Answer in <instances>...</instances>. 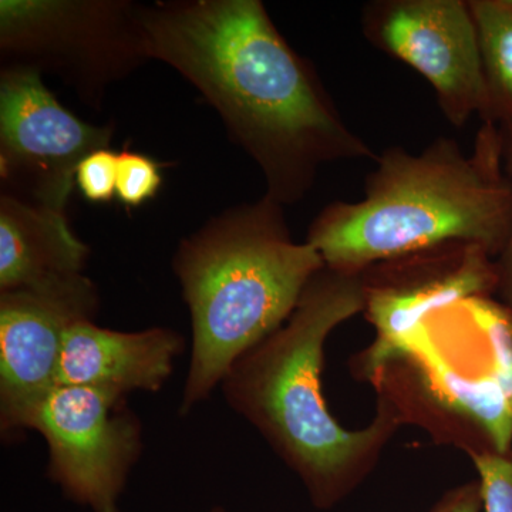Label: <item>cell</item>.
I'll use <instances>...</instances> for the list:
<instances>
[{"label":"cell","mask_w":512,"mask_h":512,"mask_svg":"<svg viewBox=\"0 0 512 512\" xmlns=\"http://www.w3.org/2000/svg\"><path fill=\"white\" fill-rule=\"evenodd\" d=\"M138 20L147 59L200 90L282 207L303 200L323 165L377 160L259 0L156 3Z\"/></svg>","instance_id":"obj_1"},{"label":"cell","mask_w":512,"mask_h":512,"mask_svg":"<svg viewBox=\"0 0 512 512\" xmlns=\"http://www.w3.org/2000/svg\"><path fill=\"white\" fill-rule=\"evenodd\" d=\"M363 309L362 272L323 266L291 318L239 357L220 384L228 406L264 437L320 511L335 508L369 477L406 421L383 393L366 429H345L329 412L322 392L325 343Z\"/></svg>","instance_id":"obj_2"},{"label":"cell","mask_w":512,"mask_h":512,"mask_svg":"<svg viewBox=\"0 0 512 512\" xmlns=\"http://www.w3.org/2000/svg\"><path fill=\"white\" fill-rule=\"evenodd\" d=\"M507 141L483 123L471 153L439 137L419 154L389 147L367 175L365 197L329 204L306 242L325 266L360 274L369 266L448 242H468L501 255L512 221Z\"/></svg>","instance_id":"obj_3"},{"label":"cell","mask_w":512,"mask_h":512,"mask_svg":"<svg viewBox=\"0 0 512 512\" xmlns=\"http://www.w3.org/2000/svg\"><path fill=\"white\" fill-rule=\"evenodd\" d=\"M323 266L311 244L293 241L284 207L266 195L181 242L173 269L192 338L180 416L210 399L239 357L291 318Z\"/></svg>","instance_id":"obj_4"},{"label":"cell","mask_w":512,"mask_h":512,"mask_svg":"<svg viewBox=\"0 0 512 512\" xmlns=\"http://www.w3.org/2000/svg\"><path fill=\"white\" fill-rule=\"evenodd\" d=\"M46 441L47 476L90 512H120L144 450L143 424L127 397L96 387L56 386L30 423Z\"/></svg>","instance_id":"obj_5"},{"label":"cell","mask_w":512,"mask_h":512,"mask_svg":"<svg viewBox=\"0 0 512 512\" xmlns=\"http://www.w3.org/2000/svg\"><path fill=\"white\" fill-rule=\"evenodd\" d=\"M366 319L376 339L356 360L369 380L403 356L409 339L437 312L498 291L497 259L468 242H448L386 259L362 272Z\"/></svg>","instance_id":"obj_6"},{"label":"cell","mask_w":512,"mask_h":512,"mask_svg":"<svg viewBox=\"0 0 512 512\" xmlns=\"http://www.w3.org/2000/svg\"><path fill=\"white\" fill-rule=\"evenodd\" d=\"M0 45L13 66L53 67L87 92L147 59L138 8L121 2L2 0Z\"/></svg>","instance_id":"obj_7"},{"label":"cell","mask_w":512,"mask_h":512,"mask_svg":"<svg viewBox=\"0 0 512 512\" xmlns=\"http://www.w3.org/2000/svg\"><path fill=\"white\" fill-rule=\"evenodd\" d=\"M463 340L458 350L436 316L427 319L407 343L403 356L390 366L412 382L409 403L426 404L440 416L441 427L454 429V440L471 456L507 454L512 450V407L495 382L485 352L463 302L448 308ZM389 367V366H387Z\"/></svg>","instance_id":"obj_8"},{"label":"cell","mask_w":512,"mask_h":512,"mask_svg":"<svg viewBox=\"0 0 512 512\" xmlns=\"http://www.w3.org/2000/svg\"><path fill=\"white\" fill-rule=\"evenodd\" d=\"M111 130L64 109L40 73L8 66L0 82V174L6 194L64 212L84 158L109 148Z\"/></svg>","instance_id":"obj_9"},{"label":"cell","mask_w":512,"mask_h":512,"mask_svg":"<svg viewBox=\"0 0 512 512\" xmlns=\"http://www.w3.org/2000/svg\"><path fill=\"white\" fill-rule=\"evenodd\" d=\"M362 32L384 55L416 70L433 87L443 116L464 127L490 120V101L468 0H373Z\"/></svg>","instance_id":"obj_10"},{"label":"cell","mask_w":512,"mask_h":512,"mask_svg":"<svg viewBox=\"0 0 512 512\" xmlns=\"http://www.w3.org/2000/svg\"><path fill=\"white\" fill-rule=\"evenodd\" d=\"M99 292L86 275L35 289L0 292V431L19 440L57 386L64 335L94 319Z\"/></svg>","instance_id":"obj_11"},{"label":"cell","mask_w":512,"mask_h":512,"mask_svg":"<svg viewBox=\"0 0 512 512\" xmlns=\"http://www.w3.org/2000/svg\"><path fill=\"white\" fill-rule=\"evenodd\" d=\"M184 349L183 335L173 329L121 332L101 328L94 319L79 320L64 335L57 386L96 387L126 397L157 393Z\"/></svg>","instance_id":"obj_12"},{"label":"cell","mask_w":512,"mask_h":512,"mask_svg":"<svg viewBox=\"0 0 512 512\" xmlns=\"http://www.w3.org/2000/svg\"><path fill=\"white\" fill-rule=\"evenodd\" d=\"M89 248L64 212L9 194L0 200V292L35 289L83 275Z\"/></svg>","instance_id":"obj_13"},{"label":"cell","mask_w":512,"mask_h":512,"mask_svg":"<svg viewBox=\"0 0 512 512\" xmlns=\"http://www.w3.org/2000/svg\"><path fill=\"white\" fill-rule=\"evenodd\" d=\"M474 25L488 101L490 123L512 140V0H468ZM487 123V121H485Z\"/></svg>","instance_id":"obj_14"},{"label":"cell","mask_w":512,"mask_h":512,"mask_svg":"<svg viewBox=\"0 0 512 512\" xmlns=\"http://www.w3.org/2000/svg\"><path fill=\"white\" fill-rule=\"evenodd\" d=\"M487 352L495 382L512 407V309L491 296L464 301Z\"/></svg>","instance_id":"obj_15"},{"label":"cell","mask_w":512,"mask_h":512,"mask_svg":"<svg viewBox=\"0 0 512 512\" xmlns=\"http://www.w3.org/2000/svg\"><path fill=\"white\" fill-rule=\"evenodd\" d=\"M160 165L150 157L133 151L119 153L117 170V197L127 207H140L156 197L160 190Z\"/></svg>","instance_id":"obj_16"},{"label":"cell","mask_w":512,"mask_h":512,"mask_svg":"<svg viewBox=\"0 0 512 512\" xmlns=\"http://www.w3.org/2000/svg\"><path fill=\"white\" fill-rule=\"evenodd\" d=\"M477 468L484 512H512V450L471 456Z\"/></svg>","instance_id":"obj_17"},{"label":"cell","mask_w":512,"mask_h":512,"mask_svg":"<svg viewBox=\"0 0 512 512\" xmlns=\"http://www.w3.org/2000/svg\"><path fill=\"white\" fill-rule=\"evenodd\" d=\"M119 154L101 148L89 154L76 171V185L90 202H110L117 194Z\"/></svg>","instance_id":"obj_18"},{"label":"cell","mask_w":512,"mask_h":512,"mask_svg":"<svg viewBox=\"0 0 512 512\" xmlns=\"http://www.w3.org/2000/svg\"><path fill=\"white\" fill-rule=\"evenodd\" d=\"M481 511H483V495H481L480 481H471L447 491L430 512Z\"/></svg>","instance_id":"obj_19"},{"label":"cell","mask_w":512,"mask_h":512,"mask_svg":"<svg viewBox=\"0 0 512 512\" xmlns=\"http://www.w3.org/2000/svg\"><path fill=\"white\" fill-rule=\"evenodd\" d=\"M505 164L512 180V140L507 141V150H505ZM498 269V295L501 296V302H504L508 308L512 309V221L510 235H508L507 244L497 258Z\"/></svg>","instance_id":"obj_20"},{"label":"cell","mask_w":512,"mask_h":512,"mask_svg":"<svg viewBox=\"0 0 512 512\" xmlns=\"http://www.w3.org/2000/svg\"><path fill=\"white\" fill-rule=\"evenodd\" d=\"M210 512H227L224 507H214Z\"/></svg>","instance_id":"obj_21"}]
</instances>
